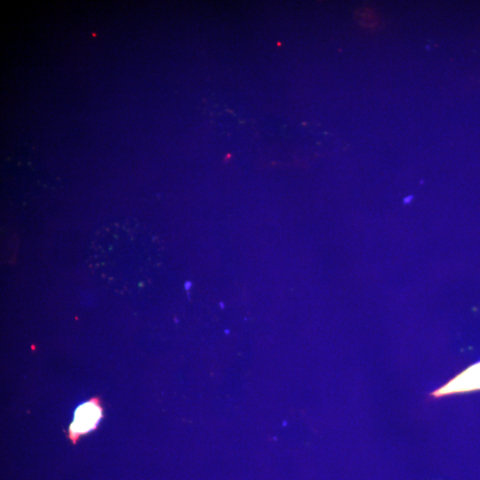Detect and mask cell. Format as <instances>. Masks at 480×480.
Returning a JSON list of instances; mask_svg holds the SVG:
<instances>
[{"instance_id":"cell-1","label":"cell","mask_w":480,"mask_h":480,"mask_svg":"<svg viewBox=\"0 0 480 480\" xmlns=\"http://www.w3.org/2000/svg\"><path fill=\"white\" fill-rule=\"evenodd\" d=\"M101 417L102 406L98 397L80 404L75 411L74 420L68 428V438L75 444L80 436L95 429Z\"/></svg>"},{"instance_id":"cell-2","label":"cell","mask_w":480,"mask_h":480,"mask_svg":"<svg viewBox=\"0 0 480 480\" xmlns=\"http://www.w3.org/2000/svg\"><path fill=\"white\" fill-rule=\"evenodd\" d=\"M480 390V362L467 368L447 384L431 393L434 397L444 395Z\"/></svg>"}]
</instances>
